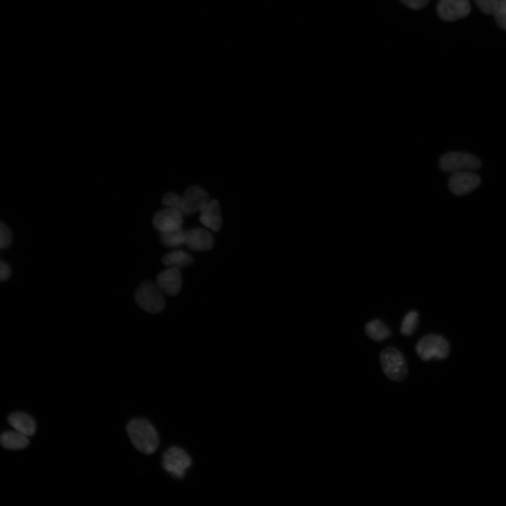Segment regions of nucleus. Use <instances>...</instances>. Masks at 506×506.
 <instances>
[{
    "label": "nucleus",
    "instance_id": "23",
    "mask_svg": "<svg viewBox=\"0 0 506 506\" xmlns=\"http://www.w3.org/2000/svg\"><path fill=\"white\" fill-rule=\"evenodd\" d=\"M181 198L174 193H168L163 198V204L169 208H174L179 210Z\"/></svg>",
    "mask_w": 506,
    "mask_h": 506
},
{
    "label": "nucleus",
    "instance_id": "18",
    "mask_svg": "<svg viewBox=\"0 0 506 506\" xmlns=\"http://www.w3.org/2000/svg\"><path fill=\"white\" fill-rule=\"evenodd\" d=\"M160 240L161 244L168 248H177L186 244V231L180 229L179 230L161 233Z\"/></svg>",
    "mask_w": 506,
    "mask_h": 506
},
{
    "label": "nucleus",
    "instance_id": "2",
    "mask_svg": "<svg viewBox=\"0 0 506 506\" xmlns=\"http://www.w3.org/2000/svg\"><path fill=\"white\" fill-rule=\"evenodd\" d=\"M380 363L385 376L393 382H401L408 376L406 358L395 348H385L380 354Z\"/></svg>",
    "mask_w": 506,
    "mask_h": 506
},
{
    "label": "nucleus",
    "instance_id": "11",
    "mask_svg": "<svg viewBox=\"0 0 506 506\" xmlns=\"http://www.w3.org/2000/svg\"><path fill=\"white\" fill-rule=\"evenodd\" d=\"M157 285L163 292L170 296L177 295L182 286L179 269L170 267L162 271L157 277Z\"/></svg>",
    "mask_w": 506,
    "mask_h": 506
},
{
    "label": "nucleus",
    "instance_id": "15",
    "mask_svg": "<svg viewBox=\"0 0 506 506\" xmlns=\"http://www.w3.org/2000/svg\"><path fill=\"white\" fill-rule=\"evenodd\" d=\"M27 436L20 432H6L0 436V444L8 449L18 450L29 445Z\"/></svg>",
    "mask_w": 506,
    "mask_h": 506
},
{
    "label": "nucleus",
    "instance_id": "4",
    "mask_svg": "<svg viewBox=\"0 0 506 506\" xmlns=\"http://www.w3.org/2000/svg\"><path fill=\"white\" fill-rule=\"evenodd\" d=\"M418 356L424 362L445 359L450 353L449 342L442 336L429 334L422 338L416 346Z\"/></svg>",
    "mask_w": 506,
    "mask_h": 506
},
{
    "label": "nucleus",
    "instance_id": "5",
    "mask_svg": "<svg viewBox=\"0 0 506 506\" xmlns=\"http://www.w3.org/2000/svg\"><path fill=\"white\" fill-rule=\"evenodd\" d=\"M439 165L442 171L447 172H474L482 167V162L470 154L450 152L441 157Z\"/></svg>",
    "mask_w": 506,
    "mask_h": 506
},
{
    "label": "nucleus",
    "instance_id": "10",
    "mask_svg": "<svg viewBox=\"0 0 506 506\" xmlns=\"http://www.w3.org/2000/svg\"><path fill=\"white\" fill-rule=\"evenodd\" d=\"M480 184V177L473 172H459L450 177L449 188L454 194L463 195L477 188Z\"/></svg>",
    "mask_w": 506,
    "mask_h": 506
},
{
    "label": "nucleus",
    "instance_id": "9",
    "mask_svg": "<svg viewBox=\"0 0 506 506\" xmlns=\"http://www.w3.org/2000/svg\"><path fill=\"white\" fill-rule=\"evenodd\" d=\"M183 215L177 209L169 208L157 213L153 225L160 233L172 232L181 229Z\"/></svg>",
    "mask_w": 506,
    "mask_h": 506
},
{
    "label": "nucleus",
    "instance_id": "20",
    "mask_svg": "<svg viewBox=\"0 0 506 506\" xmlns=\"http://www.w3.org/2000/svg\"><path fill=\"white\" fill-rule=\"evenodd\" d=\"M493 15L497 24L506 31V0H498Z\"/></svg>",
    "mask_w": 506,
    "mask_h": 506
},
{
    "label": "nucleus",
    "instance_id": "22",
    "mask_svg": "<svg viewBox=\"0 0 506 506\" xmlns=\"http://www.w3.org/2000/svg\"><path fill=\"white\" fill-rule=\"evenodd\" d=\"M475 2L478 8L486 15H493L498 0H475Z\"/></svg>",
    "mask_w": 506,
    "mask_h": 506
},
{
    "label": "nucleus",
    "instance_id": "16",
    "mask_svg": "<svg viewBox=\"0 0 506 506\" xmlns=\"http://www.w3.org/2000/svg\"><path fill=\"white\" fill-rule=\"evenodd\" d=\"M162 261L167 267L181 269L192 265L193 258L185 251H176L165 255Z\"/></svg>",
    "mask_w": 506,
    "mask_h": 506
},
{
    "label": "nucleus",
    "instance_id": "8",
    "mask_svg": "<svg viewBox=\"0 0 506 506\" xmlns=\"http://www.w3.org/2000/svg\"><path fill=\"white\" fill-rule=\"evenodd\" d=\"M209 201L207 192L198 186H193L188 188L181 198L179 211L182 215H192L200 211Z\"/></svg>",
    "mask_w": 506,
    "mask_h": 506
},
{
    "label": "nucleus",
    "instance_id": "3",
    "mask_svg": "<svg viewBox=\"0 0 506 506\" xmlns=\"http://www.w3.org/2000/svg\"><path fill=\"white\" fill-rule=\"evenodd\" d=\"M135 298L137 305L150 314L161 313L165 306L163 292L157 284L149 281H144L139 286Z\"/></svg>",
    "mask_w": 506,
    "mask_h": 506
},
{
    "label": "nucleus",
    "instance_id": "25",
    "mask_svg": "<svg viewBox=\"0 0 506 506\" xmlns=\"http://www.w3.org/2000/svg\"><path fill=\"white\" fill-rule=\"evenodd\" d=\"M12 275L10 267L6 262L0 261V281H6Z\"/></svg>",
    "mask_w": 506,
    "mask_h": 506
},
{
    "label": "nucleus",
    "instance_id": "14",
    "mask_svg": "<svg viewBox=\"0 0 506 506\" xmlns=\"http://www.w3.org/2000/svg\"><path fill=\"white\" fill-rule=\"evenodd\" d=\"M8 422L17 432L27 437L32 436L36 433V422L31 417L27 414L21 412L14 413L10 416Z\"/></svg>",
    "mask_w": 506,
    "mask_h": 506
},
{
    "label": "nucleus",
    "instance_id": "6",
    "mask_svg": "<svg viewBox=\"0 0 506 506\" xmlns=\"http://www.w3.org/2000/svg\"><path fill=\"white\" fill-rule=\"evenodd\" d=\"M191 466V459L184 450L179 447H171L163 455V468L177 478L184 477Z\"/></svg>",
    "mask_w": 506,
    "mask_h": 506
},
{
    "label": "nucleus",
    "instance_id": "13",
    "mask_svg": "<svg viewBox=\"0 0 506 506\" xmlns=\"http://www.w3.org/2000/svg\"><path fill=\"white\" fill-rule=\"evenodd\" d=\"M200 221L214 232H219L221 230L223 220L218 201L213 200L207 202L200 211Z\"/></svg>",
    "mask_w": 506,
    "mask_h": 506
},
{
    "label": "nucleus",
    "instance_id": "7",
    "mask_svg": "<svg viewBox=\"0 0 506 506\" xmlns=\"http://www.w3.org/2000/svg\"><path fill=\"white\" fill-rule=\"evenodd\" d=\"M471 11L469 0H440L437 6L439 17L447 22H456L468 16Z\"/></svg>",
    "mask_w": 506,
    "mask_h": 506
},
{
    "label": "nucleus",
    "instance_id": "1",
    "mask_svg": "<svg viewBox=\"0 0 506 506\" xmlns=\"http://www.w3.org/2000/svg\"><path fill=\"white\" fill-rule=\"evenodd\" d=\"M127 433L134 447L141 453L152 454L158 449V433L147 419L132 420L127 426Z\"/></svg>",
    "mask_w": 506,
    "mask_h": 506
},
{
    "label": "nucleus",
    "instance_id": "17",
    "mask_svg": "<svg viewBox=\"0 0 506 506\" xmlns=\"http://www.w3.org/2000/svg\"><path fill=\"white\" fill-rule=\"evenodd\" d=\"M366 334L375 342H381L391 335L389 329L380 320L369 322L365 327Z\"/></svg>",
    "mask_w": 506,
    "mask_h": 506
},
{
    "label": "nucleus",
    "instance_id": "12",
    "mask_svg": "<svg viewBox=\"0 0 506 506\" xmlns=\"http://www.w3.org/2000/svg\"><path fill=\"white\" fill-rule=\"evenodd\" d=\"M186 234V245L193 251H207L214 246L215 239L209 231L197 228L190 230Z\"/></svg>",
    "mask_w": 506,
    "mask_h": 506
},
{
    "label": "nucleus",
    "instance_id": "19",
    "mask_svg": "<svg viewBox=\"0 0 506 506\" xmlns=\"http://www.w3.org/2000/svg\"><path fill=\"white\" fill-rule=\"evenodd\" d=\"M419 320L418 313L415 311L409 313L402 321L400 329L401 334L406 336H412L417 329Z\"/></svg>",
    "mask_w": 506,
    "mask_h": 506
},
{
    "label": "nucleus",
    "instance_id": "21",
    "mask_svg": "<svg viewBox=\"0 0 506 506\" xmlns=\"http://www.w3.org/2000/svg\"><path fill=\"white\" fill-rule=\"evenodd\" d=\"M13 242V234L10 230L3 223L0 222V250L10 246Z\"/></svg>",
    "mask_w": 506,
    "mask_h": 506
},
{
    "label": "nucleus",
    "instance_id": "24",
    "mask_svg": "<svg viewBox=\"0 0 506 506\" xmlns=\"http://www.w3.org/2000/svg\"><path fill=\"white\" fill-rule=\"evenodd\" d=\"M399 1L407 8L420 10L425 8L430 2V0H399Z\"/></svg>",
    "mask_w": 506,
    "mask_h": 506
}]
</instances>
